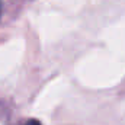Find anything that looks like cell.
<instances>
[{"instance_id": "6da1fadb", "label": "cell", "mask_w": 125, "mask_h": 125, "mask_svg": "<svg viewBox=\"0 0 125 125\" xmlns=\"http://www.w3.org/2000/svg\"><path fill=\"white\" fill-rule=\"evenodd\" d=\"M23 125H41V122H39L38 119H28Z\"/></svg>"}, {"instance_id": "7a4b0ae2", "label": "cell", "mask_w": 125, "mask_h": 125, "mask_svg": "<svg viewBox=\"0 0 125 125\" xmlns=\"http://www.w3.org/2000/svg\"><path fill=\"white\" fill-rule=\"evenodd\" d=\"M1 4H3V0H0V16H1Z\"/></svg>"}]
</instances>
